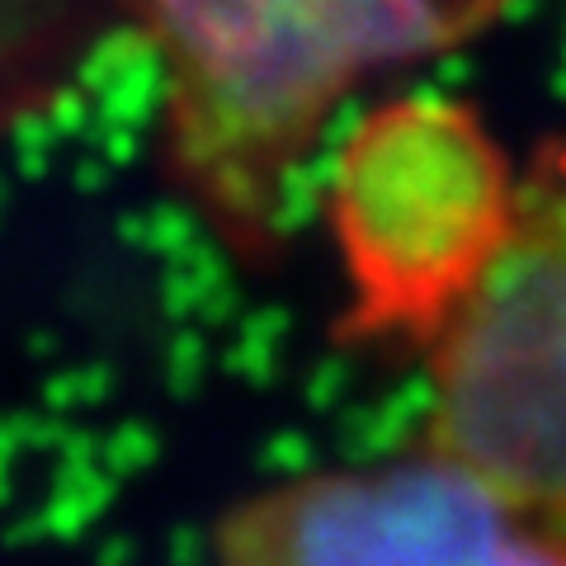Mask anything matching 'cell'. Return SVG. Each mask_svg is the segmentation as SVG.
<instances>
[{
	"label": "cell",
	"instance_id": "cell-1",
	"mask_svg": "<svg viewBox=\"0 0 566 566\" xmlns=\"http://www.w3.org/2000/svg\"><path fill=\"white\" fill-rule=\"evenodd\" d=\"M520 0H128L156 62V170L245 270H270L331 137L392 71L463 52Z\"/></svg>",
	"mask_w": 566,
	"mask_h": 566
},
{
	"label": "cell",
	"instance_id": "cell-2",
	"mask_svg": "<svg viewBox=\"0 0 566 566\" xmlns=\"http://www.w3.org/2000/svg\"><path fill=\"white\" fill-rule=\"evenodd\" d=\"M524 161L453 91L359 104L312 175V208L340 274L331 340L424 354L501 260L520 218Z\"/></svg>",
	"mask_w": 566,
	"mask_h": 566
},
{
	"label": "cell",
	"instance_id": "cell-3",
	"mask_svg": "<svg viewBox=\"0 0 566 566\" xmlns=\"http://www.w3.org/2000/svg\"><path fill=\"white\" fill-rule=\"evenodd\" d=\"M420 364L424 444L566 528V128L524 156L515 232Z\"/></svg>",
	"mask_w": 566,
	"mask_h": 566
},
{
	"label": "cell",
	"instance_id": "cell-4",
	"mask_svg": "<svg viewBox=\"0 0 566 566\" xmlns=\"http://www.w3.org/2000/svg\"><path fill=\"white\" fill-rule=\"evenodd\" d=\"M208 553L212 566H566V528L416 439L241 491Z\"/></svg>",
	"mask_w": 566,
	"mask_h": 566
},
{
	"label": "cell",
	"instance_id": "cell-5",
	"mask_svg": "<svg viewBox=\"0 0 566 566\" xmlns=\"http://www.w3.org/2000/svg\"><path fill=\"white\" fill-rule=\"evenodd\" d=\"M114 33L128 0H0V137L57 109Z\"/></svg>",
	"mask_w": 566,
	"mask_h": 566
}]
</instances>
